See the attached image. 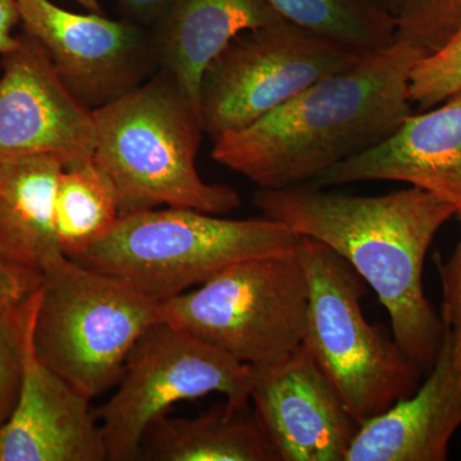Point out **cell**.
I'll list each match as a JSON object with an SVG mask.
<instances>
[{"mask_svg": "<svg viewBox=\"0 0 461 461\" xmlns=\"http://www.w3.org/2000/svg\"><path fill=\"white\" fill-rule=\"evenodd\" d=\"M253 202L264 217L344 258L377 294L399 348L423 375L432 369L445 326L424 294L423 266L436 233L456 214L453 204L412 186L354 196L312 184L258 189Z\"/></svg>", "mask_w": 461, "mask_h": 461, "instance_id": "1", "label": "cell"}, {"mask_svg": "<svg viewBox=\"0 0 461 461\" xmlns=\"http://www.w3.org/2000/svg\"><path fill=\"white\" fill-rule=\"evenodd\" d=\"M421 57L417 47L397 39L256 122L218 136L212 158L258 189L312 184L332 167L377 147L412 114L409 81Z\"/></svg>", "mask_w": 461, "mask_h": 461, "instance_id": "2", "label": "cell"}, {"mask_svg": "<svg viewBox=\"0 0 461 461\" xmlns=\"http://www.w3.org/2000/svg\"><path fill=\"white\" fill-rule=\"evenodd\" d=\"M93 113L94 160L113 185L121 217L158 208L218 215L241 204L238 191L200 176L199 111L168 75L157 71Z\"/></svg>", "mask_w": 461, "mask_h": 461, "instance_id": "3", "label": "cell"}, {"mask_svg": "<svg viewBox=\"0 0 461 461\" xmlns=\"http://www.w3.org/2000/svg\"><path fill=\"white\" fill-rule=\"evenodd\" d=\"M302 236L268 217L227 220L185 208L122 215L75 262L129 282L163 303L232 264L291 253Z\"/></svg>", "mask_w": 461, "mask_h": 461, "instance_id": "4", "label": "cell"}, {"mask_svg": "<svg viewBox=\"0 0 461 461\" xmlns=\"http://www.w3.org/2000/svg\"><path fill=\"white\" fill-rule=\"evenodd\" d=\"M160 321V303L65 256L42 272L35 353L89 400L117 386L129 354Z\"/></svg>", "mask_w": 461, "mask_h": 461, "instance_id": "5", "label": "cell"}, {"mask_svg": "<svg viewBox=\"0 0 461 461\" xmlns=\"http://www.w3.org/2000/svg\"><path fill=\"white\" fill-rule=\"evenodd\" d=\"M299 256L309 286L303 345L364 424L412 395L423 372L395 339L366 320L363 278L344 258L304 236Z\"/></svg>", "mask_w": 461, "mask_h": 461, "instance_id": "6", "label": "cell"}, {"mask_svg": "<svg viewBox=\"0 0 461 461\" xmlns=\"http://www.w3.org/2000/svg\"><path fill=\"white\" fill-rule=\"evenodd\" d=\"M309 286L299 247L227 267L205 284L160 303V321L217 346L253 368L303 344Z\"/></svg>", "mask_w": 461, "mask_h": 461, "instance_id": "7", "label": "cell"}, {"mask_svg": "<svg viewBox=\"0 0 461 461\" xmlns=\"http://www.w3.org/2000/svg\"><path fill=\"white\" fill-rule=\"evenodd\" d=\"M254 369L168 321L149 327L127 357L113 395L94 411L108 460L136 461L149 429L176 403L209 393L250 405Z\"/></svg>", "mask_w": 461, "mask_h": 461, "instance_id": "8", "label": "cell"}, {"mask_svg": "<svg viewBox=\"0 0 461 461\" xmlns=\"http://www.w3.org/2000/svg\"><path fill=\"white\" fill-rule=\"evenodd\" d=\"M362 56L282 21L248 30L227 44L203 75L202 129L212 139L244 129Z\"/></svg>", "mask_w": 461, "mask_h": 461, "instance_id": "9", "label": "cell"}, {"mask_svg": "<svg viewBox=\"0 0 461 461\" xmlns=\"http://www.w3.org/2000/svg\"><path fill=\"white\" fill-rule=\"evenodd\" d=\"M21 25L50 56L72 94L95 111L158 71L150 30L104 14H75L50 0H18Z\"/></svg>", "mask_w": 461, "mask_h": 461, "instance_id": "10", "label": "cell"}, {"mask_svg": "<svg viewBox=\"0 0 461 461\" xmlns=\"http://www.w3.org/2000/svg\"><path fill=\"white\" fill-rule=\"evenodd\" d=\"M0 58V166L51 158L69 168L93 159V111L63 83L44 48L23 33Z\"/></svg>", "mask_w": 461, "mask_h": 461, "instance_id": "11", "label": "cell"}, {"mask_svg": "<svg viewBox=\"0 0 461 461\" xmlns=\"http://www.w3.org/2000/svg\"><path fill=\"white\" fill-rule=\"evenodd\" d=\"M253 369V412L280 461H345L362 424L305 346Z\"/></svg>", "mask_w": 461, "mask_h": 461, "instance_id": "12", "label": "cell"}, {"mask_svg": "<svg viewBox=\"0 0 461 461\" xmlns=\"http://www.w3.org/2000/svg\"><path fill=\"white\" fill-rule=\"evenodd\" d=\"M39 288L23 306V373L16 408L0 427V461H104V437L91 400L35 353Z\"/></svg>", "mask_w": 461, "mask_h": 461, "instance_id": "13", "label": "cell"}, {"mask_svg": "<svg viewBox=\"0 0 461 461\" xmlns=\"http://www.w3.org/2000/svg\"><path fill=\"white\" fill-rule=\"evenodd\" d=\"M423 114H411L377 147L324 172L312 185L405 182L461 206V91Z\"/></svg>", "mask_w": 461, "mask_h": 461, "instance_id": "14", "label": "cell"}, {"mask_svg": "<svg viewBox=\"0 0 461 461\" xmlns=\"http://www.w3.org/2000/svg\"><path fill=\"white\" fill-rule=\"evenodd\" d=\"M461 427V373L450 336L412 395L360 427L345 461H445Z\"/></svg>", "mask_w": 461, "mask_h": 461, "instance_id": "15", "label": "cell"}, {"mask_svg": "<svg viewBox=\"0 0 461 461\" xmlns=\"http://www.w3.org/2000/svg\"><path fill=\"white\" fill-rule=\"evenodd\" d=\"M282 21L268 0H163L149 27L158 71L199 111L200 84L214 58L240 33Z\"/></svg>", "mask_w": 461, "mask_h": 461, "instance_id": "16", "label": "cell"}, {"mask_svg": "<svg viewBox=\"0 0 461 461\" xmlns=\"http://www.w3.org/2000/svg\"><path fill=\"white\" fill-rule=\"evenodd\" d=\"M62 171L51 158L0 166V258L5 262L42 275L63 257L54 224V196Z\"/></svg>", "mask_w": 461, "mask_h": 461, "instance_id": "17", "label": "cell"}, {"mask_svg": "<svg viewBox=\"0 0 461 461\" xmlns=\"http://www.w3.org/2000/svg\"><path fill=\"white\" fill-rule=\"evenodd\" d=\"M141 461H280L248 408L226 405L195 418L158 420L142 439Z\"/></svg>", "mask_w": 461, "mask_h": 461, "instance_id": "18", "label": "cell"}, {"mask_svg": "<svg viewBox=\"0 0 461 461\" xmlns=\"http://www.w3.org/2000/svg\"><path fill=\"white\" fill-rule=\"evenodd\" d=\"M120 218L113 185L94 158L63 168L54 196V224L63 256L77 259Z\"/></svg>", "mask_w": 461, "mask_h": 461, "instance_id": "19", "label": "cell"}, {"mask_svg": "<svg viewBox=\"0 0 461 461\" xmlns=\"http://www.w3.org/2000/svg\"><path fill=\"white\" fill-rule=\"evenodd\" d=\"M286 23L366 57L397 41V20L379 0H268Z\"/></svg>", "mask_w": 461, "mask_h": 461, "instance_id": "20", "label": "cell"}, {"mask_svg": "<svg viewBox=\"0 0 461 461\" xmlns=\"http://www.w3.org/2000/svg\"><path fill=\"white\" fill-rule=\"evenodd\" d=\"M461 91V23L444 47L421 57L411 74L409 96L421 111Z\"/></svg>", "mask_w": 461, "mask_h": 461, "instance_id": "21", "label": "cell"}, {"mask_svg": "<svg viewBox=\"0 0 461 461\" xmlns=\"http://www.w3.org/2000/svg\"><path fill=\"white\" fill-rule=\"evenodd\" d=\"M461 23V0H405L397 17V39L424 56L444 47Z\"/></svg>", "mask_w": 461, "mask_h": 461, "instance_id": "22", "label": "cell"}, {"mask_svg": "<svg viewBox=\"0 0 461 461\" xmlns=\"http://www.w3.org/2000/svg\"><path fill=\"white\" fill-rule=\"evenodd\" d=\"M23 304L9 311L0 309V427L16 408L23 384Z\"/></svg>", "mask_w": 461, "mask_h": 461, "instance_id": "23", "label": "cell"}, {"mask_svg": "<svg viewBox=\"0 0 461 461\" xmlns=\"http://www.w3.org/2000/svg\"><path fill=\"white\" fill-rule=\"evenodd\" d=\"M460 238L453 256L446 262L437 260L442 287L441 320L453 345L454 357L461 373V206L456 209Z\"/></svg>", "mask_w": 461, "mask_h": 461, "instance_id": "24", "label": "cell"}, {"mask_svg": "<svg viewBox=\"0 0 461 461\" xmlns=\"http://www.w3.org/2000/svg\"><path fill=\"white\" fill-rule=\"evenodd\" d=\"M42 275L21 268L0 258V309L17 308L41 286Z\"/></svg>", "mask_w": 461, "mask_h": 461, "instance_id": "25", "label": "cell"}, {"mask_svg": "<svg viewBox=\"0 0 461 461\" xmlns=\"http://www.w3.org/2000/svg\"><path fill=\"white\" fill-rule=\"evenodd\" d=\"M21 23L18 0H0V57L16 44L14 27Z\"/></svg>", "mask_w": 461, "mask_h": 461, "instance_id": "26", "label": "cell"}, {"mask_svg": "<svg viewBox=\"0 0 461 461\" xmlns=\"http://www.w3.org/2000/svg\"><path fill=\"white\" fill-rule=\"evenodd\" d=\"M120 3L136 23L149 29L156 21L163 0H120Z\"/></svg>", "mask_w": 461, "mask_h": 461, "instance_id": "27", "label": "cell"}, {"mask_svg": "<svg viewBox=\"0 0 461 461\" xmlns=\"http://www.w3.org/2000/svg\"><path fill=\"white\" fill-rule=\"evenodd\" d=\"M382 5L390 12L393 16H400L402 12L403 5H405V0H379Z\"/></svg>", "mask_w": 461, "mask_h": 461, "instance_id": "28", "label": "cell"}, {"mask_svg": "<svg viewBox=\"0 0 461 461\" xmlns=\"http://www.w3.org/2000/svg\"><path fill=\"white\" fill-rule=\"evenodd\" d=\"M74 2L80 5L81 7L91 12V14H104L102 5H100L99 0H74Z\"/></svg>", "mask_w": 461, "mask_h": 461, "instance_id": "29", "label": "cell"}]
</instances>
